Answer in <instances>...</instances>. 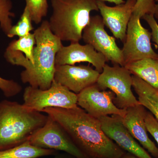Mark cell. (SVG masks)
Returning <instances> with one entry per match:
<instances>
[{
  "mask_svg": "<svg viewBox=\"0 0 158 158\" xmlns=\"http://www.w3.org/2000/svg\"><path fill=\"white\" fill-rule=\"evenodd\" d=\"M156 11V4L155 0H136L133 15L141 18L146 14L155 15Z\"/></svg>",
  "mask_w": 158,
  "mask_h": 158,
  "instance_id": "cell-23",
  "label": "cell"
},
{
  "mask_svg": "<svg viewBox=\"0 0 158 158\" xmlns=\"http://www.w3.org/2000/svg\"><path fill=\"white\" fill-rule=\"evenodd\" d=\"M105 134L121 149L138 158H152L131 135L117 115L106 116L99 118Z\"/></svg>",
  "mask_w": 158,
  "mask_h": 158,
  "instance_id": "cell-12",
  "label": "cell"
},
{
  "mask_svg": "<svg viewBox=\"0 0 158 158\" xmlns=\"http://www.w3.org/2000/svg\"><path fill=\"white\" fill-rule=\"evenodd\" d=\"M104 23L100 15L90 18V22L83 31L82 39L86 44L102 54L114 65L124 66L122 49L117 46L115 38L110 36L105 30Z\"/></svg>",
  "mask_w": 158,
  "mask_h": 158,
  "instance_id": "cell-9",
  "label": "cell"
},
{
  "mask_svg": "<svg viewBox=\"0 0 158 158\" xmlns=\"http://www.w3.org/2000/svg\"><path fill=\"white\" fill-rule=\"evenodd\" d=\"M77 97L78 106L98 119L110 115L123 117L126 111L114 103L115 95L113 92L101 90L96 84L85 88L77 94Z\"/></svg>",
  "mask_w": 158,
  "mask_h": 158,
  "instance_id": "cell-10",
  "label": "cell"
},
{
  "mask_svg": "<svg viewBox=\"0 0 158 158\" xmlns=\"http://www.w3.org/2000/svg\"><path fill=\"white\" fill-rule=\"evenodd\" d=\"M121 158H138L136 157L135 156L129 153L128 152H125L123 154V155L122 156Z\"/></svg>",
  "mask_w": 158,
  "mask_h": 158,
  "instance_id": "cell-29",
  "label": "cell"
},
{
  "mask_svg": "<svg viewBox=\"0 0 158 158\" xmlns=\"http://www.w3.org/2000/svg\"><path fill=\"white\" fill-rule=\"evenodd\" d=\"M32 22L30 11L25 6L19 20L15 25L12 26L7 37L9 38L15 36L21 37L27 35L34 29Z\"/></svg>",
  "mask_w": 158,
  "mask_h": 158,
  "instance_id": "cell-20",
  "label": "cell"
},
{
  "mask_svg": "<svg viewBox=\"0 0 158 158\" xmlns=\"http://www.w3.org/2000/svg\"><path fill=\"white\" fill-rule=\"evenodd\" d=\"M142 18L147 22L150 27L152 30V37L153 41L155 42L158 46V24L155 19L154 15L153 14H146Z\"/></svg>",
  "mask_w": 158,
  "mask_h": 158,
  "instance_id": "cell-26",
  "label": "cell"
},
{
  "mask_svg": "<svg viewBox=\"0 0 158 158\" xmlns=\"http://www.w3.org/2000/svg\"><path fill=\"white\" fill-rule=\"evenodd\" d=\"M89 65H56L54 81L78 94L96 84L100 75Z\"/></svg>",
  "mask_w": 158,
  "mask_h": 158,
  "instance_id": "cell-11",
  "label": "cell"
},
{
  "mask_svg": "<svg viewBox=\"0 0 158 158\" xmlns=\"http://www.w3.org/2000/svg\"><path fill=\"white\" fill-rule=\"evenodd\" d=\"M136 2V0H127L123 4L110 7L104 2L97 0L98 7L105 25L110 29L115 38L123 43Z\"/></svg>",
  "mask_w": 158,
  "mask_h": 158,
  "instance_id": "cell-13",
  "label": "cell"
},
{
  "mask_svg": "<svg viewBox=\"0 0 158 158\" xmlns=\"http://www.w3.org/2000/svg\"><path fill=\"white\" fill-rule=\"evenodd\" d=\"M42 113L57 122L89 158H121L125 153L105 134L99 119L78 106L46 108Z\"/></svg>",
  "mask_w": 158,
  "mask_h": 158,
  "instance_id": "cell-1",
  "label": "cell"
},
{
  "mask_svg": "<svg viewBox=\"0 0 158 158\" xmlns=\"http://www.w3.org/2000/svg\"><path fill=\"white\" fill-rule=\"evenodd\" d=\"M155 1L157 2L156 4V14L155 16H156V18L158 19V0H155Z\"/></svg>",
  "mask_w": 158,
  "mask_h": 158,
  "instance_id": "cell-30",
  "label": "cell"
},
{
  "mask_svg": "<svg viewBox=\"0 0 158 158\" xmlns=\"http://www.w3.org/2000/svg\"><path fill=\"white\" fill-rule=\"evenodd\" d=\"M140 19L132 15L128 24L122 49L125 65L146 58L158 59L152 47L151 33L142 26Z\"/></svg>",
  "mask_w": 158,
  "mask_h": 158,
  "instance_id": "cell-8",
  "label": "cell"
},
{
  "mask_svg": "<svg viewBox=\"0 0 158 158\" xmlns=\"http://www.w3.org/2000/svg\"><path fill=\"white\" fill-rule=\"evenodd\" d=\"M107 59L97 52L91 45H81L79 42L71 43L68 46H63L57 53L56 65H75V63L88 62L101 73Z\"/></svg>",
  "mask_w": 158,
  "mask_h": 158,
  "instance_id": "cell-14",
  "label": "cell"
},
{
  "mask_svg": "<svg viewBox=\"0 0 158 158\" xmlns=\"http://www.w3.org/2000/svg\"><path fill=\"white\" fill-rule=\"evenodd\" d=\"M25 2L32 22L36 24L42 22L43 18L47 16L48 11L47 0H25Z\"/></svg>",
  "mask_w": 158,
  "mask_h": 158,
  "instance_id": "cell-21",
  "label": "cell"
},
{
  "mask_svg": "<svg viewBox=\"0 0 158 158\" xmlns=\"http://www.w3.org/2000/svg\"><path fill=\"white\" fill-rule=\"evenodd\" d=\"M58 153L53 150L35 147L28 140L18 146L0 151V158H37L55 156Z\"/></svg>",
  "mask_w": 158,
  "mask_h": 158,
  "instance_id": "cell-18",
  "label": "cell"
},
{
  "mask_svg": "<svg viewBox=\"0 0 158 158\" xmlns=\"http://www.w3.org/2000/svg\"><path fill=\"white\" fill-rule=\"evenodd\" d=\"M132 80L138 101L158 121V90L136 76L132 75Z\"/></svg>",
  "mask_w": 158,
  "mask_h": 158,
  "instance_id": "cell-17",
  "label": "cell"
},
{
  "mask_svg": "<svg viewBox=\"0 0 158 158\" xmlns=\"http://www.w3.org/2000/svg\"><path fill=\"white\" fill-rule=\"evenodd\" d=\"M133 75L138 77L158 90V60L146 58L125 65Z\"/></svg>",
  "mask_w": 158,
  "mask_h": 158,
  "instance_id": "cell-16",
  "label": "cell"
},
{
  "mask_svg": "<svg viewBox=\"0 0 158 158\" xmlns=\"http://www.w3.org/2000/svg\"><path fill=\"white\" fill-rule=\"evenodd\" d=\"M52 12L49 25L62 41L79 42L89 23L90 13L99 11L97 0H51Z\"/></svg>",
  "mask_w": 158,
  "mask_h": 158,
  "instance_id": "cell-4",
  "label": "cell"
},
{
  "mask_svg": "<svg viewBox=\"0 0 158 158\" xmlns=\"http://www.w3.org/2000/svg\"><path fill=\"white\" fill-rule=\"evenodd\" d=\"M145 123L148 131L152 136L158 144V121L150 112H146Z\"/></svg>",
  "mask_w": 158,
  "mask_h": 158,
  "instance_id": "cell-25",
  "label": "cell"
},
{
  "mask_svg": "<svg viewBox=\"0 0 158 158\" xmlns=\"http://www.w3.org/2000/svg\"><path fill=\"white\" fill-rule=\"evenodd\" d=\"M36 47L34 50V62L31 64L19 51L7 48L4 54L6 61L13 65L24 67L20 78L24 84L41 90L50 88L56 70V56L63 46L62 40L53 34L48 21L44 20L34 32Z\"/></svg>",
  "mask_w": 158,
  "mask_h": 158,
  "instance_id": "cell-2",
  "label": "cell"
},
{
  "mask_svg": "<svg viewBox=\"0 0 158 158\" xmlns=\"http://www.w3.org/2000/svg\"><path fill=\"white\" fill-rule=\"evenodd\" d=\"M131 73L124 66L106 64L100 74L96 85L101 90L110 89L115 94L114 103L122 110L141 104L131 90Z\"/></svg>",
  "mask_w": 158,
  "mask_h": 158,
  "instance_id": "cell-5",
  "label": "cell"
},
{
  "mask_svg": "<svg viewBox=\"0 0 158 158\" xmlns=\"http://www.w3.org/2000/svg\"><path fill=\"white\" fill-rule=\"evenodd\" d=\"M53 158H77L73 156L70 155L64 152L63 153H58L54 156Z\"/></svg>",
  "mask_w": 158,
  "mask_h": 158,
  "instance_id": "cell-27",
  "label": "cell"
},
{
  "mask_svg": "<svg viewBox=\"0 0 158 158\" xmlns=\"http://www.w3.org/2000/svg\"><path fill=\"white\" fill-rule=\"evenodd\" d=\"M36 44V40L34 33H29L24 37H19V39L14 40L7 47L12 50L19 51L23 53L26 59L31 64L34 62V46Z\"/></svg>",
  "mask_w": 158,
  "mask_h": 158,
  "instance_id": "cell-19",
  "label": "cell"
},
{
  "mask_svg": "<svg viewBox=\"0 0 158 158\" xmlns=\"http://www.w3.org/2000/svg\"><path fill=\"white\" fill-rule=\"evenodd\" d=\"M23 100L26 107L40 112L46 108L69 109L78 106L77 94L54 80L50 88L46 90L26 87Z\"/></svg>",
  "mask_w": 158,
  "mask_h": 158,
  "instance_id": "cell-6",
  "label": "cell"
},
{
  "mask_svg": "<svg viewBox=\"0 0 158 158\" xmlns=\"http://www.w3.org/2000/svg\"><path fill=\"white\" fill-rule=\"evenodd\" d=\"M28 141L35 147L63 152L77 158H89L62 126L48 116L45 124L34 133Z\"/></svg>",
  "mask_w": 158,
  "mask_h": 158,
  "instance_id": "cell-7",
  "label": "cell"
},
{
  "mask_svg": "<svg viewBox=\"0 0 158 158\" xmlns=\"http://www.w3.org/2000/svg\"><path fill=\"white\" fill-rule=\"evenodd\" d=\"M98 1H102V2L107 1L110 2L114 3L116 5H120V4H123L125 2L123 0H98Z\"/></svg>",
  "mask_w": 158,
  "mask_h": 158,
  "instance_id": "cell-28",
  "label": "cell"
},
{
  "mask_svg": "<svg viewBox=\"0 0 158 158\" xmlns=\"http://www.w3.org/2000/svg\"><path fill=\"white\" fill-rule=\"evenodd\" d=\"M0 90L6 97H12L20 93L22 87L13 80H8L0 77Z\"/></svg>",
  "mask_w": 158,
  "mask_h": 158,
  "instance_id": "cell-24",
  "label": "cell"
},
{
  "mask_svg": "<svg viewBox=\"0 0 158 158\" xmlns=\"http://www.w3.org/2000/svg\"><path fill=\"white\" fill-rule=\"evenodd\" d=\"M12 7L11 0H0V27L6 35L13 26L11 18L15 17Z\"/></svg>",
  "mask_w": 158,
  "mask_h": 158,
  "instance_id": "cell-22",
  "label": "cell"
},
{
  "mask_svg": "<svg viewBox=\"0 0 158 158\" xmlns=\"http://www.w3.org/2000/svg\"><path fill=\"white\" fill-rule=\"evenodd\" d=\"M48 116L31 110L16 102H0V151L9 149L29 140L43 126Z\"/></svg>",
  "mask_w": 158,
  "mask_h": 158,
  "instance_id": "cell-3",
  "label": "cell"
},
{
  "mask_svg": "<svg viewBox=\"0 0 158 158\" xmlns=\"http://www.w3.org/2000/svg\"><path fill=\"white\" fill-rule=\"evenodd\" d=\"M146 111L141 104L126 109L125 114L121 117L125 127L142 147L147 150L153 156L158 158V148L148 137L145 123Z\"/></svg>",
  "mask_w": 158,
  "mask_h": 158,
  "instance_id": "cell-15",
  "label": "cell"
}]
</instances>
